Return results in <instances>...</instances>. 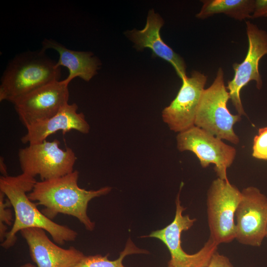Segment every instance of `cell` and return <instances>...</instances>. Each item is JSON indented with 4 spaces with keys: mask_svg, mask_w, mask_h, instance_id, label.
<instances>
[{
    "mask_svg": "<svg viewBox=\"0 0 267 267\" xmlns=\"http://www.w3.org/2000/svg\"><path fill=\"white\" fill-rule=\"evenodd\" d=\"M36 182L35 178L24 173L17 176H2L0 178V191L10 202L15 216L13 224L1 243L5 249L15 245L18 232L28 228L43 229L60 245L74 241L77 237L78 233L75 230L48 218L39 211L36 203L29 198L27 193L32 190Z\"/></svg>",
    "mask_w": 267,
    "mask_h": 267,
    "instance_id": "cell-1",
    "label": "cell"
},
{
    "mask_svg": "<svg viewBox=\"0 0 267 267\" xmlns=\"http://www.w3.org/2000/svg\"><path fill=\"white\" fill-rule=\"evenodd\" d=\"M77 170L63 176L37 181L29 198L37 205L44 207L42 212L52 220L62 214L77 218L89 231H92L95 223L87 214L89 202L92 199L108 194L112 188L105 186L97 190H87L79 186Z\"/></svg>",
    "mask_w": 267,
    "mask_h": 267,
    "instance_id": "cell-2",
    "label": "cell"
},
{
    "mask_svg": "<svg viewBox=\"0 0 267 267\" xmlns=\"http://www.w3.org/2000/svg\"><path fill=\"white\" fill-rule=\"evenodd\" d=\"M42 48L15 55L7 64L0 80V101L14 100L32 90L59 80L60 68Z\"/></svg>",
    "mask_w": 267,
    "mask_h": 267,
    "instance_id": "cell-3",
    "label": "cell"
},
{
    "mask_svg": "<svg viewBox=\"0 0 267 267\" xmlns=\"http://www.w3.org/2000/svg\"><path fill=\"white\" fill-rule=\"evenodd\" d=\"M223 77V71L220 67L212 84L203 92L195 126L222 140L237 144L239 138L233 127L241 120V116L232 114L227 107L230 97Z\"/></svg>",
    "mask_w": 267,
    "mask_h": 267,
    "instance_id": "cell-4",
    "label": "cell"
},
{
    "mask_svg": "<svg viewBox=\"0 0 267 267\" xmlns=\"http://www.w3.org/2000/svg\"><path fill=\"white\" fill-rule=\"evenodd\" d=\"M182 182L176 199V213L174 219L165 227L152 231L145 237L156 238L161 240L167 247L171 255L168 265L174 267H205L213 254L217 251L218 244L209 236L204 246L196 253L189 254L182 249L181 235L183 231L189 229L196 222L189 216L183 215L185 208L181 205L180 192Z\"/></svg>",
    "mask_w": 267,
    "mask_h": 267,
    "instance_id": "cell-5",
    "label": "cell"
},
{
    "mask_svg": "<svg viewBox=\"0 0 267 267\" xmlns=\"http://www.w3.org/2000/svg\"><path fill=\"white\" fill-rule=\"evenodd\" d=\"M57 139L29 144L19 150L18 160L22 173L42 180L59 178L74 171L77 157L70 147L63 150Z\"/></svg>",
    "mask_w": 267,
    "mask_h": 267,
    "instance_id": "cell-6",
    "label": "cell"
},
{
    "mask_svg": "<svg viewBox=\"0 0 267 267\" xmlns=\"http://www.w3.org/2000/svg\"><path fill=\"white\" fill-rule=\"evenodd\" d=\"M241 191L229 180L218 178L207 192L208 226L211 237L218 244L228 243L235 239V213Z\"/></svg>",
    "mask_w": 267,
    "mask_h": 267,
    "instance_id": "cell-7",
    "label": "cell"
},
{
    "mask_svg": "<svg viewBox=\"0 0 267 267\" xmlns=\"http://www.w3.org/2000/svg\"><path fill=\"white\" fill-rule=\"evenodd\" d=\"M176 140L179 151L193 152L203 168L213 164L218 178L228 180L227 169L233 163L236 155L234 147L196 126L178 133Z\"/></svg>",
    "mask_w": 267,
    "mask_h": 267,
    "instance_id": "cell-8",
    "label": "cell"
},
{
    "mask_svg": "<svg viewBox=\"0 0 267 267\" xmlns=\"http://www.w3.org/2000/svg\"><path fill=\"white\" fill-rule=\"evenodd\" d=\"M246 27L248 41L246 56L240 63L232 65L234 75L226 86L232 104L241 116L246 115L241 100V90L252 81L256 82L258 89H261L263 81L259 64L261 58L267 54V32L250 21H246Z\"/></svg>",
    "mask_w": 267,
    "mask_h": 267,
    "instance_id": "cell-9",
    "label": "cell"
},
{
    "mask_svg": "<svg viewBox=\"0 0 267 267\" xmlns=\"http://www.w3.org/2000/svg\"><path fill=\"white\" fill-rule=\"evenodd\" d=\"M69 84L65 80L53 81L12 103L20 122L26 128L52 117L68 104Z\"/></svg>",
    "mask_w": 267,
    "mask_h": 267,
    "instance_id": "cell-10",
    "label": "cell"
},
{
    "mask_svg": "<svg viewBox=\"0 0 267 267\" xmlns=\"http://www.w3.org/2000/svg\"><path fill=\"white\" fill-rule=\"evenodd\" d=\"M235 239L244 245L260 246L267 228V197L249 186L241 191L235 213Z\"/></svg>",
    "mask_w": 267,
    "mask_h": 267,
    "instance_id": "cell-11",
    "label": "cell"
},
{
    "mask_svg": "<svg viewBox=\"0 0 267 267\" xmlns=\"http://www.w3.org/2000/svg\"><path fill=\"white\" fill-rule=\"evenodd\" d=\"M207 77L197 71L182 80L175 99L162 112V118L170 130L178 134L195 126L196 113Z\"/></svg>",
    "mask_w": 267,
    "mask_h": 267,
    "instance_id": "cell-12",
    "label": "cell"
},
{
    "mask_svg": "<svg viewBox=\"0 0 267 267\" xmlns=\"http://www.w3.org/2000/svg\"><path fill=\"white\" fill-rule=\"evenodd\" d=\"M20 232L37 267H72L85 256L74 247L64 249L56 245L43 229L28 228Z\"/></svg>",
    "mask_w": 267,
    "mask_h": 267,
    "instance_id": "cell-13",
    "label": "cell"
},
{
    "mask_svg": "<svg viewBox=\"0 0 267 267\" xmlns=\"http://www.w3.org/2000/svg\"><path fill=\"white\" fill-rule=\"evenodd\" d=\"M164 23L162 18L151 9L148 12L146 23L143 29L128 31L126 34L137 50L149 48L152 50L153 57L161 58L170 63L182 80L187 77L186 64L183 59L162 39L160 31Z\"/></svg>",
    "mask_w": 267,
    "mask_h": 267,
    "instance_id": "cell-14",
    "label": "cell"
},
{
    "mask_svg": "<svg viewBox=\"0 0 267 267\" xmlns=\"http://www.w3.org/2000/svg\"><path fill=\"white\" fill-rule=\"evenodd\" d=\"M78 109L76 103H68L52 117L31 125L26 128L27 133L21 137V142L29 144L41 142L59 131L63 134L71 130L88 134L89 125L84 114L78 112Z\"/></svg>",
    "mask_w": 267,
    "mask_h": 267,
    "instance_id": "cell-15",
    "label": "cell"
},
{
    "mask_svg": "<svg viewBox=\"0 0 267 267\" xmlns=\"http://www.w3.org/2000/svg\"><path fill=\"white\" fill-rule=\"evenodd\" d=\"M42 44V48L44 50L52 49L58 53L59 59L56 65L68 69V75L64 80L68 83L77 77L86 82L89 81L97 74L101 65L90 52L73 50L51 39H45Z\"/></svg>",
    "mask_w": 267,
    "mask_h": 267,
    "instance_id": "cell-16",
    "label": "cell"
},
{
    "mask_svg": "<svg viewBox=\"0 0 267 267\" xmlns=\"http://www.w3.org/2000/svg\"><path fill=\"white\" fill-rule=\"evenodd\" d=\"M198 19H204L217 14H224L239 21L252 18L255 0H203Z\"/></svg>",
    "mask_w": 267,
    "mask_h": 267,
    "instance_id": "cell-17",
    "label": "cell"
},
{
    "mask_svg": "<svg viewBox=\"0 0 267 267\" xmlns=\"http://www.w3.org/2000/svg\"><path fill=\"white\" fill-rule=\"evenodd\" d=\"M145 250L137 247L130 238L128 240L125 249L122 251L119 258L115 260L108 258V254L105 256L97 254L85 256L72 267H126L123 264V260L126 256L134 254H147Z\"/></svg>",
    "mask_w": 267,
    "mask_h": 267,
    "instance_id": "cell-18",
    "label": "cell"
},
{
    "mask_svg": "<svg viewBox=\"0 0 267 267\" xmlns=\"http://www.w3.org/2000/svg\"><path fill=\"white\" fill-rule=\"evenodd\" d=\"M4 194L0 191V240H4L7 233V225H11L13 220L12 213L9 208L11 206L8 199H5Z\"/></svg>",
    "mask_w": 267,
    "mask_h": 267,
    "instance_id": "cell-19",
    "label": "cell"
},
{
    "mask_svg": "<svg viewBox=\"0 0 267 267\" xmlns=\"http://www.w3.org/2000/svg\"><path fill=\"white\" fill-rule=\"evenodd\" d=\"M252 155L256 159L267 160V127L260 128L255 136Z\"/></svg>",
    "mask_w": 267,
    "mask_h": 267,
    "instance_id": "cell-20",
    "label": "cell"
},
{
    "mask_svg": "<svg viewBox=\"0 0 267 267\" xmlns=\"http://www.w3.org/2000/svg\"><path fill=\"white\" fill-rule=\"evenodd\" d=\"M205 267H234L228 258L216 251Z\"/></svg>",
    "mask_w": 267,
    "mask_h": 267,
    "instance_id": "cell-21",
    "label": "cell"
},
{
    "mask_svg": "<svg viewBox=\"0 0 267 267\" xmlns=\"http://www.w3.org/2000/svg\"><path fill=\"white\" fill-rule=\"evenodd\" d=\"M267 17V0H256L252 18Z\"/></svg>",
    "mask_w": 267,
    "mask_h": 267,
    "instance_id": "cell-22",
    "label": "cell"
},
{
    "mask_svg": "<svg viewBox=\"0 0 267 267\" xmlns=\"http://www.w3.org/2000/svg\"><path fill=\"white\" fill-rule=\"evenodd\" d=\"M0 170L1 173L2 175V176H8L6 165L4 163L3 158L1 157H0Z\"/></svg>",
    "mask_w": 267,
    "mask_h": 267,
    "instance_id": "cell-23",
    "label": "cell"
},
{
    "mask_svg": "<svg viewBox=\"0 0 267 267\" xmlns=\"http://www.w3.org/2000/svg\"><path fill=\"white\" fill-rule=\"evenodd\" d=\"M20 267H37L32 264L26 263L22 265Z\"/></svg>",
    "mask_w": 267,
    "mask_h": 267,
    "instance_id": "cell-24",
    "label": "cell"
},
{
    "mask_svg": "<svg viewBox=\"0 0 267 267\" xmlns=\"http://www.w3.org/2000/svg\"><path fill=\"white\" fill-rule=\"evenodd\" d=\"M266 238H267V231H266Z\"/></svg>",
    "mask_w": 267,
    "mask_h": 267,
    "instance_id": "cell-25",
    "label": "cell"
},
{
    "mask_svg": "<svg viewBox=\"0 0 267 267\" xmlns=\"http://www.w3.org/2000/svg\"><path fill=\"white\" fill-rule=\"evenodd\" d=\"M168 267H173L172 266H170V265H168Z\"/></svg>",
    "mask_w": 267,
    "mask_h": 267,
    "instance_id": "cell-26",
    "label": "cell"
}]
</instances>
